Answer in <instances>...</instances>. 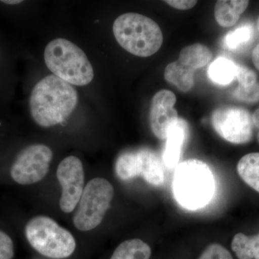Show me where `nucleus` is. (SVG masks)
I'll list each match as a JSON object with an SVG mask.
<instances>
[{"label": "nucleus", "mask_w": 259, "mask_h": 259, "mask_svg": "<svg viewBox=\"0 0 259 259\" xmlns=\"http://www.w3.org/2000/svg\"><path fill=\"white\" fill-rule=\"evenodd\" d=\"M78 103V93L71 84L55 75L37 82L30 94L29 107L33 120L42 127L62 123Z\"/></svg>", "instance_id": "nucleus-1"}, {"label": "nucleus", "mask_w": 259, "mask_h": 259, "mask_svg": "<svg viewBox=\"0 0 259 259\" xmlns=\"http://www.w3.org/2000/svg\"><path fill=\"white\" fill-rule=\"evenodd\" d=\"M114 36L121 47L139 57L156 54L163 44V33L152 19L138 13L121 15L114 22Z\"/></svg>", "instance_id": "nucleus-2"}, {"label": "nucleus", "mask_w": 259, "mask_h": 259, "mask_svg": "<svg viewBox=\"0 0 259 259\" xmlns=\"http://www.w3.org/2000/svg\"><path fill=\"white\" fill-rule=\"evenodd\" d=\"M48 69L69 84L86 86L93 80L94 70L88 56L76 44L65 38H56L44 51Z\"/></svg>", "instance_id": "nucleus-3"}, {"label": "nucleus", "mask_w": 259, "mask_h": 259, "mask_svg": "<svg viewBox=\"0 0 259 259\" xmlns=\"http://www.w3.org/2000/svg\"><path fill=\"white\" fill-rule=\"evenodd\" d=\"M173 190L178 202L187 209L200 208L209 202L214 190L212 174L199 160H189L177 167Z\"/></svg>", "instance_id": "nucleus-4"}, {"label": "nucleus", "mask_w": 259, "mask_h": 259, "mask_svg": "<svg viewBox=\"0 0 259 259\" xmlns=\"http://www.w3.org/2000/svg\"><path fill=\"white\" fill-rule=\"evenodd\" d=\"M25 233L32 248L48 258H68L76 249L72 234L48 216L32 218L25 226Z\"/></svg>", "instance_id": "nucleus-5"}, {"label": "nucleus", "mask_w": 259, "mask_h": 259, "mask_svg": "<svg viewBox=\"0 0 259 259\" xmlns=\"http://www.w3.org/2000/svg\"><path fill=\"white\" fill-rule=\"evenodd\" d=\"M114 189L109 181L95 178L84 187L73 222L76 229L89 231L103 221L113 198Z\"/></svg>", "instance_id": "nucleus-6"}, {"label": "nucleus", "mask_w": 259, "mask_h": 259, "mask_svg": "<svg viewBox=\"0 0 259 259\" xmlns=\"http://www.w3.org/2000/svg\"><path fill=\"white\" fill-rule=\"evenodd\" d=\"M115 173L122 181L141 177L149 185L161 186L164 172L157 155L148 149L122 153L115 163Z\"/></svg>", "instance_id": "nucleus-7"}, {"label": "nucleus", "mask_w": 259, "mask_h": 259, "mask_svg": "<svg viewBox=\"0 0 259 259\" xmlns=\"http://www.w3.org/2000/svg\"><path fill=\"white\" fill-rule=\"evenodd\" d=\"M52 158L53 152L49 146L30 145L17 155L10 168V175L19 185L37 183L47 176Z\"/></svg>", "instance_id": "nucleus-8"}, {"label": "nucleus", "mask_w": 259, "mask_h": 259, "mask_svg": "<svg viewBox=\"0 0 259 259\" xmlns=\"http://www.w3.org/2000/svg\"><path fill=\"white\" fill-rule=\"evenodd\" d=\"M212 122L217 134L231 144H246L253 138L252 115L242 107L228 106L216 109L212 113Z\"/></svg>", "instance_id": "nucleus-9"}, {"label": "nucleus", "mask_w": 259, "mask_h": 259, "mask_svg": "<svg viewBox=\"0 0 259 259\" xmlns=\"http://www.w3.org/2000/svg\"><path fill=\"white\" fill-rule=\"evenodd\" d=\"M56 176L62 189L59 202L61 211L73 212L84 190V171L81 160L74 156L65 158L58 166Z\"/></svg>", "instance_id": "nucleus-10"}, {"label": "nucleus", "mask_w": 259, "mask_h": 259, "mask_svg": "<svg viewBox=\"0 0 259 259\" xmlns=\"http://www.w3.org/2000/svg\"><path fill=\"white\" fill-rule=\"evenodd\" d=\"M176 102L175 94L167 90L158 92L153 97L150 107V125L158 139H166L168 133L180 121L178 112L174 108Z\"/></svg>", "instance_id": "nucleus-11"}, {"label": "nucleus", "mask_w": 259, "mask_h": 259, "mask_svg": "<svg viewBox=\"0 0 259 259\" xmlns=\"http://www.w3.org/2000/svg\"><path fill=\"white\" fill-rule=\"evenodd\" d=\"M249 5L247 0H220L214 6L216 21L223 28L233 26Z\"/></svg>", "instance_id": "nucleus-12"}, {"label": "nucleus", "mask_w": 259, "mask_h": 259, "mask_svg": "<svg viewBox=\"0 0 259 259\" xmlns=\"http://www.w3.org/2000/svg\"><path fill=\"white\" fill-rule=\"evenodd\" d=\"M186 125L182 121H179L167 136L166 148L163 155V160L168 168H175L180 161L181 151L185 144Z\"/></svg>", "instance_id": "nucleus-13"}, {"label": "nucleus", "mask_w": 259, "mask_h": 259, "mask_svg": "<svg viewBox=\"0 0 259 259\" xmlns=\"http://www.w3.org/2000/svg\"><path fill=\"white\" fill-rule=\"evenodd\" d=\"M212 58V54L209 48L203 44H194L184 48L177 61L195 71L205 66Z\"/></svg>", "instance_id": "nucleus-14"}, {"label": "nucleus", "mask_w": 259, "mask_h": 259, "mask_svg": "<svg viewBox=\"0 0 259 259\" xmlns=\"http://www.w3.org/2000/svg\"><path fill=\"white\" fill-rule=\"evenodd\" d=\"M166 81L172 83L182 93L190 91L194 84V71L178 61L167 65L164 71Z\"/></svg>", "instance_id": "nucleus-15"}, {"label": "nucleus", "mask_w": 259, "mask_h": 259, "mask_svg": "<svg viewBox=\"0 0 259 259\" xmlns=\"http://www.w3.org/2000/svg\"><path fill=\"white\" fill-rule=\"evenodd\" d=\"M237 171L245 183L259 193V153L243 156L237 165Z\"/></svg>", "instance_id": "nucleus-16"}, {"label": "nucleus", "mask_w": 259, "mask_h": 259, "mask_svg": "<svg viewBox=\"0 0 259 259\" xmlns=\"http://www.w3.org/2000/svg\"><path fill=\"white\" fill-rule=\"evenodd\" d=\"M151 247L141 239L122 242L117 246L110 259H150Z\"/></svg>", "instance_id": "nucleus-17"}, {"label": "nucleus", "mask_w": 259, "mask_h": 259, "mask_svg": "<svg viewBox=\"0 0 259 259\" xmlns=\"http://www.w3.org/2000/svg\"><path fill=\"white\" fill-rule=\"evenodd\" d=\"M237 64L225 57L213 61L208 69L209 79L220 85H228L236 78Z\"/></svg>", "instance_id": "nucleus-18"}, {"label": "nucleus", "mask_w": 259, "mask_h": 259, "mask_svg": "<svg viewBox=\"0 0 259 259\" xmlns=\"http://www.w3.org/2000/svg\"><path fill=\"white\" fill-rule=\"evenodd\" d=\"M231 248L238 259H259V233L252 236L237 233Z\"/></svg>", "instance_id": "nucleus-19"}, {"label": "nucleus", "mask_w": 259, "mask_h": 259, "mask_svg": "<svg viewBox=\"0 0 259 259\" xmlns=\"http://www.w3.org/2000/svg\"><path fill=\"white\" fill-rule=\"evenodd\" d=\"M253 35V28L250 25H243L226 35L225 44L231 50L238 49L249 41Z\"/></svg>", "instance_id": "nucleus-20"}, {"label": "nucleus", "mask_w": 259, "mask_h": 259, "mask_svg": "<svg viewBox=\"0 0 259 259\" xmlns=\"http://www.w3.org/2000/svg\"><path fill=\"white\" fill-rule=\"evenodd\" d=\"M233 96L240 101L245 103H255L259 102V83L248 88L238 87L236 89Z\"/></svg>", "instance_id": "nucleus-21"}, {"label": "nucleus", "mask_w": 259, "mask_h": 259, "mask_svg": "<svg viewBox=\"0 0 259 259\" xmlns=\"http://www.w3.org/2000/svg\"><path fill=\"white\" fill-rule=\"evenodd\" d=\"M198 259H233L229 250L219 243H212L205 248Z\"/></svg>", "instance_id": "nucleus-22"}, {"label": "nucleus", "mask_w": 259, "mask_h": 259, "mask_svg": "<svg viewBox=\"0 0 259 259\" xmlns=\"http://www.w3.org/2000/svg\"><path fill=\"white\" fill-rule=\"evenodd\" d=\"M236 79L238 87L241 88H248L257 83V76L254 71L241 65H237Z\"/></svg>", "instance_id": "nucleus-23"}, {"label": "nucleus", "mask_w": 259, "mask_h": 259, "mask_svg": "<svg viewBox=\"0 0 259 259\" xmlns=\"http://www.w3.org/2000/svg\"><path fill=\"white\" fill-rule=\"evenodd\" d=\"M14 254L13 240L6 233L0 231V259H13Z\"/></svg>", "instance_id": "nucleus-24"}, {"label": "nucleus", "mask_w": 259, "mask_h": 259, "mask_svg": "<svg viewBox=\"0 0 259 259\" xmlns=\"http://www.w3.org/2000/svg\"><path fill=\"white\" fill-rule=\"evenodd\" d=\"M167 5L177 10H186L194 8L197 5V1L192 0H168L165 1Z\"/></svg>", "instance_id": "nucleus-25"}, {"label": "nucleus", "mask_w": 259, "mask_h": 259, "mask_svg": "<svg viewBox=\"0 0 259 259\" xmlns=\"http://www.w3.org/2000/svg\"><path fill=\"white\" fill-rule=\"evenodd\" d=\"M252 60L255 67L259 71V44L253 49L252 52Z\"/></svg>", "instance_id": "nucleus-26"}, {"label": "nucleus", "mask_w": 259, "mask_h": 259, "mask_svg": "<svg viewBox=\"0 0 259 259\" xmlns=\"http://www.w3.org/2000/svg\"><path fill=\"white\" fill-rule=\"evenodd\" d=\"M252 120H253V127L258 130V134H257V140L259 143V108L252 115Z\"/></svg>", "instance_id": "nucleus-27"}, {"label": "nucleus", "mask_w": 259, "mask_h": 259, "mask_svg": "<svg viewBox=\"0 0 259 259\" xmlns=\"http://www.w3.org/2000/svg\"><path fill=\"white\" fill-rule=\"evenodd\" d=\"M257 27H258V30L259 31V16H258V21H257Z\"/></svg>", "instance_id": "nucleus-28"}]
</instances>
